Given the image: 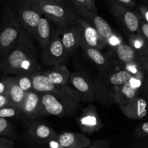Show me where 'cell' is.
I'll use <instances>...</instances> for the list:
<instances>
[{
	"label": "cell",
	"mask_w": 148,
	"mask_h": 148,
	"mask_svg": "<svg viewBox=\"0 0 148 148\" xmlns=\"http://www.w3.org/2000/svg\"><path fill=\"white\" fill-rule=\"evenodd\" d=\"M0 66L6 73L29 75L36 72L38 67L36 52L26 30L22 32L17 42L6 53Z\"/></svg>",
	"instance_id": "1"
},
{
	"label": "cell",
	"mask_w": 148,
	"mask_h": 148,
	"mask_svg": "<svg viewBox=\"0 0 148 148\" xmlns=\"http://www.w3.org/2000/svg\"><path fill=\"white\" fill-rule=\"evenodd\" d=\"M78 106L65 93H42L40 116L62 117L74 115L78 111Z\"/></svg>",
	"instance_id": "2"
},
{
	"label": "cell",
	"mask_w": 148,
	"mask_h": 148,
	"mask_svg": "<svg viewBox=\"0 0 148 148\" xmlns=\"http://www.w3.org/2000/svg\"><path fill=\"white\" fill-rule=\"evenodd\" d=\"M133 75L126 69L108 75H101L94 81L96 86L95 98L102 103H110L119 87L130 80Z\"/></svg>",
	"instance_id": "3"
},
{
	"label": "cell",
	"mask_w": 148,
	"mask_h": 148,
	"mask_svg": "<svg viewBox=\"0 0 148 148\" xmlns=\"http://www.w3.org/2000/svg\"><path fill=\"white\" fill-rule=\"evenodd\" d=\"M43 15L59 25L61 27L75 25L77 14L71 7H66L52 0H36Z\"/></svg>",
	"instance_id": "4"
},
{
	"label": "cell",
	"mask_w": 148,
	"mask_h": 148,
	"mask_svg": "<svg viewBox=\"0 0 148 148\" xmlns=\"http://www.w3.org/2000/svg\"><path fill=\"white\" fill-rule=\"evenodd\" d=\"M42 16L36 0H23L19 11V20L29 35L35 37L36 27Z\"/></svg>",
	"instance_id": "5"
},
{
	"label": "cell",
	"mask_w": 148,
	"mask_h": 148,
	"mask_svg": "<svg viewBox=\"0 0 148 148\" xmlns=\"http://www.w3.org/2000/svg\"><path fill=\"white\" fill-rule=\"evenodd\" d=\"M70 1L75 12L80 17L93 26L105 39L106 41L114 33L108 23L104 18L98 15L97 13L93 12L91 10H88L75 0H70Z\"/></svg>",
	"instance_id": "6"
},
{
	"label": "cell",
	"mask_w": 148,
	"mask_h": 148,
	"mask_svg": "<svg viewBox=\"0 0 148 148\" xmlns=\"http://www.w3.org/2000/svg\"><path fill=\"white\" fill-rule=\"evenodd\" d=\"M60 34L61 30H57L52 36L49 44L43 49L41 61L44 64L48 66L57 65L66 59L67 52L59 37Z\"/></svg>",
	"instance_id": "7"
},
{
	"label": "cell",
	"mask_w": 148,
	"mask_h": 148,
	"mask_svg": "<svg viewBox=\"0 0 148 148\" xmlns=\"http://www.w3.org/2000/svg\"><path fill=\"white\" fill-rule=\"evenodd\" d=\"M110 9L113 15L119 20L120 23L131 33H139L140 25V15L131 11L126 6L114 1L110 0Z\"/></svg>",
	"instance_id": "8"
},
{
	"label": "cell",
	"mask_w": 148,
	"mask_h": 148,
	"mask_svg": "<svg viewBox=\"0 0 148 148\" xmlns=\"http://www.w3.org/2000/svg\"><path fill=\"white\" fill-rule=\"evenodd\" d=\"M75 24L78 26L81 33V47L86 46L101 49L107 45L105 39L99 33V32L78 14Z\"/></svg>",
	"instance_id": "9"
},
{
	"label": "cell",
	"mask_w": 148,
	"mask_h": 148,
	"mask_svg": "<svg viewBox=\"0 0 148 148\" xmlns=\"http://www.w3.org/2000/svg\"><path fill=\"white\" fill-rule=\"evenodd\" d=\"M70 82L73 88L79 93L81 101L90 102L95 98L96 86L94 81L91 80L86 75L80 72L71 74Z\"/></svg>",
	"instance_id": "10"
},
{
	"label": "cell",
	"mask_w": 148,
	"mask_h": 148,
	"mask_svg": "<svg viewBox=\"0 0 148 148\" xmlns=\"http://www.w3.org/2000/svg\"><path fill=\"white\" fill-rule=\"evenodd\" d=\"M78 127L81 132L87 134H92L103 127L98 112L92 104H89L83 111L79 117L76 118Z\"/></svg>",
	"instance_id": "11"
},
{
	"label": "cell",
	"mask_w": 148,
	"mask_h": 148,
	"mask_svg": "<svg viewBox=\"0 0 148 148\" xmlns=\"http://www.w3.org/2000/svg\"><path fill=\"white\" fill-rule=\"evenodd\" d=\"M57 134L51 127L39 122L33 123L26 130V135L28 140L36 145L48 144Z\"/></svg>",
	"instance_id": "12"
},
{
	"label": "cell",
	"mask_w": 148,
	"mask_h": 148,
	"mask_svg": "<svg viewBox=\"0 0 148 148\" xmlns=\"http://www.w3.org/2000/svg\"><path fill=\"white\" fill-rule=\"evenodd\" d=\"M141 85L142 79L133 77L130 80L119 87L113 97V102L118 104L120 106H126L136 97L138 90Z\"/></svg>",
	"instance_id": "13"
},
{
	"label": "cell",
	"mask_w": 148,
	"mask_h": 148,
	"mask_svg": "<svg viewBox=\"0 0 148 148\" xmlns=\"http://www.w3.org/2000/svg\"><path fill=\"white\" fill-rule=\"evenodd\" d=\"M22 30L17 20H13L0 33V49L7 53L17 42L22 33Z\"/></svg>",
	"instance_id": "14"
},
{
	"label": "cell",
	"mask_w": 148,
	"mask_h": 148,
	"mask_svg": "<svg viewBox=\"0 0 148 148\" xmlns=\"http://www.w3.org/2000/svg\"><path fill=\"white\" fill-rule=\"evenodd\" d=\"M61 28V40L67 53H73L81 47V33L76 24Z\"/></svg>",
	"instance_id": "15"
},
{
	"label": "cell",
	"mask_w": 148,
	"mask_h": 148,
	"mask_svg": "<svg viewBox=\"0 0 148 148\" xmlns=\"http://www.w3.org/2000/svg\"><path fill=\"white\" fill-rule=\"evenodd\" d=\"M41 94L30 90L26 92L23 102L20 107V114L28 118H35L40 116Z\"/></svg>",
	"instance_id": "16"
},
{
	"label": "cell",
	"mask_w": 148,
	"mask_h": 148,
	"mask_svg": "<svg viewBox=\"0 0 148 148\" xmlns=\"http://www.w3.org/2000/svg\"><path fill=\"white\" fill-rule=\"evenodd\" d=\"M57 140L62 148H87L91 144V141L82 134L65 132L58 134Z\"/></svg>",
	"instance_id": "17"
},
{
	"label": "cell",
	"mask_w": 148,
	"mask_h": 148,
	"mask_svg": "<svg viewBox=\"0 0 148 148\" xmlns=\"http://www.w3.org/2000/svg\"><path fill=\"white\" fill-rule=\"evenodd\" d=\"M120 111L128 118L137 120L144 118L147 114V102L144 98L135 97L126 106H120Z\"/></svg>",
	"instance_id": "18"
},
{
	"label": "cell",
	"mask_w": 148,
	"mask_h": 148,
	"mask_svg": "<svg viewBox=\"0 0 148 148\" xmlns=\"http://www.w3.org/2000/svg\"><path fill=\"white\" fill-rule=\"evenodd\" d=\"M33 85V90L38 93H64L52 81L49 79L45 73L34 72L30 75Z\"/></svg>",
	"instance_id": "19"
},
{
	"label": "cell",
	"mask_w": 148,
	"mask_h": 148,
	"mask_svg": "<svg viewBox=\"0 0 148 148\" xmlns=\"http://www.w3.org/2000/svg\"><path fill=\"white\" fill-rule=\"evenodd\" d=\"M45 74L56 86L68 85V83L70 82L71 72L64 65L55 66L53 69L48 71Z\"/></svg>",
	"instance_id": "20"
},
{
	"label": "cell",
	"mask_w": 148,
	"mask_h": 148,
	"mask_svg": "<svg viewBox=\"0 0 148 148\" xmlns=\"http://www.w3.org/2000/svg\"><path fill=\"white\" fill-rule=\"evenodd\" d=\"M26 92L18 85L16 81V78L10 77L7 95L10 99L11 105L20 109V106L26 96Z\"/></svg>",
	"instance_id": "21"
},
{
	"label": "cell",
	"mask_w": 148,
	"mask_h": 148,
	"mask_svg": "<svg viewBox=\"0 0 148 148\" xmlns=\"http://www.w3.org/2000/svg\"><path fill=\"white\" fill-rule=\"evenodd\" d=\"M35 37L37 39L41 47L44 49L51 40V27L48 18L42 16L36 30Z\"/></svg>",
	"instance_id": "22"
},
{
	"label": "cell",
	"mask_w": 148,
	"mask_h": 148,
	"mask_svg": "<svg viewBox=\"0 0 148 148\" xmlns=\"http://www.w3.org/2000/svg\"><path fill=\"white\" fill-rule=\"evenodd\" d=\"M116 54L120 62L129 64L135 60L136 56V51L130 45L122 43L115 49Z\"/></svg>",
	"instance_id": "23"
},
{
	"label": "cell",
	"mask_w": 148,
	"mask_h": 148,
	"mask_svg": "<svg viewBox=\"0 0 148 148\" xmlns=\"http://www.w3.org/2000/svg\"><path fill=\"white\" fill-rule=\"evenodd\" d=\"M81 48L84 50V53L88 56L89 59L92 61L97 66H105L107 64L105 56L100 51V49H95V48L86 47V46H83Z\"/></svg>",
	"instance_id": "24"
},
{
	"label": "cell",
	"mask_w": 148,
	"mask_h": 148,
	"mask_svg": "<svg viewBox=\"0 0 148 148\" xmlns=\"http://www.w3.org/2000/svg\"><path fill=\"white\" fill-rule=\"evenodd\" d=\"M130 46L136 51L139 52L146 47L147 42L140 34H132L130 37Z\"/></svg>",
	"instance_id": "25"
},
{
	"label": "cell",
	"mask_w": 148,
	"mask_h": 148,
	"mask_svg": "<svg viewBox=\"0 0 148 148\" xmlns=\"http://www.w3.org/2000/svg\"><path fill=\"white\" fill-rule=\"evenodd\" d=\"M16 78L17 84L19 86L25 91V92H29L33 90V85H32V80L30 75H20Z\"/></svg>",
	"instance_id": "26"
},
{
	"label": "cell",
	"mask_w": 148,
	"mask_h": 148,
	"mask_svg": "<svg viewBox=\"0 0 148 148\" xmlns=\"http://www.w3.org/2000/svg\"><path fill=\"white\" fill-rule=\"evenodd\" d=\"M19 114H20V109L17 107L12 106H6L0 110V117L1 118H12Z\"/></svg>",
	"instance_id": "27"
},
{
	"label": "cell",
	"mask_w": 148,
	"mask_h": 148,
	"mask_svg": "<svg viewBox=\"0 0 148 148\" xmlns=\"http://www.w3.org/2000/svg\"><path fill=\"white\" fill-rule=\"evenodd\" d=\"M139 65H140V64L136 63L134 60L130 63L126 64V70H127L129 73L131 74L133 77L142 79V73L141 72L140 68H139Z\"/></svg>",
	"instance_id": "28"
},
{
	"label": "cell",
	"mask_w": 148,
	"mask_h": 148,
	"mask_svg": "<svg viewBox=\"0 0 148 148\" xmlns=\"http://www.w3.org/2000/svg\"><path fill=\"white\" fill-rule=\"evenodd\" d=\"M12 127L10 123L7 120V119L0 117V135L11 136Z\"/></svg>",
	"instance_id": "29"
},
{
	"label": "cell",
	"mask_w": 148,
	"mask_h": 148,
	"mask_svg": "<svg viewBox=\"0 0 148 148\" xmlns=\"http://www.w3.org/2000/svg\"><path fill=\"white\" fill-rule=\"evenodd\" d=\"M138 57H139V63L144 69L148 70V43L146 47L138 52Z\"/></svg>",
	"instance_id": "30"
},
{
	"label": "cell",
	"mask_w": 148,
	"mask_h": 148,
	"mask_svg": "<svg viewBox=\"0 0 148 148\" xmlns=\"http://www.w3.org/2000/svg\"><path fill=\"white\" fill-rule=\"evenodd\" d=\"M134 135L141 138L148 137V121L143 123L137 127L134 132Z\"/></svg>",
	"instance_id": "31"
},
{
	"label": "cell",
	"mask_w": 148,
	"mask_h": 148,
	"mask_svg": "<svg viewBox=\"0 0 148 148\" xmlns=\"http://www.w3.org/2000/svg\"><path fill=\"white\" fill-rule=\"evenodd\" d=\"M78 3L84 6L88 10H91L93 12L97 13V7L96 5V0H75Z\"/></svg>",
	"instance_id": "32"
},
{
	"label": "cell",
	"mask_w": 148,
	"mask_h": 148,
	"mask_svg": "<svg viewBox=\"0 0 148 148\" xmlns=\"http://www.w3.org/2000/svg\"><path fill=\"white\" fill-rule=\"evenodd\" d=\"M122 43H123V42H122L121 38H120L118 36H117L115 33H113V34L110 36V38L107 40V44L112 46V47L115 48V49H116L118 46H120Z\"/></svg>",
	"instance_id": "33"
},
{
	"label": "cell",
	"mask_w": 148,
	"mask_h": 148,
	"mask_svg": "<svg viewBox=\"0 0 148 148\" xmlns=\"http://www.w3.org/2000/svg\"><path fill=\"white\" fill-rule=\"evenodd\" d=\"M139 34H140L148 43V23L144 21L143 20H141L140 22L139 28Z\"/></svg>",
	"instance_id": "34"
},
{
	"label": "cell",
	"mask_w": 148,
	"mask_h": 148,
	"mask_svg": "<svg viewBox=\"0 0 148 148\" xmlns=\"http://www.w3.org/2000/svg\"><path fill=\"white\" fill-rule=\"evenodd\" d=\"M109 141L107 140H99L91 143V145L87 148H109Z\"/></svg>",
	"instance_id": "35"
},
{
	"label": "cell",
	"mask_w": 148,
	"mask_h": 148,
	"mask_svg": "<svg viewBox=\"0 0 148 148\" xmlns=\"http://www.w3.org/2000/svg\"><path fill=\"white\" fill-rule=\"evenodd\" d=\"M9 82H10V77H7L2 80H0V95H7Z\"/></svg>",
	"instance_id": "36"
},
{
	"label": "cell",
	"mask_w": 148,
	"mask_h": 148,
	"mask_svg": "<svg viewBox=\"0 0 148 148\" xmlns=\"http://www.w3.org/2000/svg\"><path fill=\"white\" fill-rule=\"evenodd\" d=\"M139 15L142 17L144 21L148 23V7L145 5L140 6L139 7Z\"/></svg>",
	"instance_id": "37"
},
{
	"label": "cell",
	"mask_w": 148,
	"mask_h": 148,
	"mask_svg": "<svg viewBox=\"0 0 148 148\" xmlns=\"http://www.w3.org/2000/svg\"><path fill=\"white\" fill-rule=\"evenodd\" d=\"M9 106L12 105L7 95H0V110Z\"/></svg>",
	"instance_id": "38"
},
{
	"label": "cell",
	"mask_w": 148,
	"mask_h": 148,
	"mask_svg": "<svg viewBox=\"0 0 148 148\" xmlns=\"http://www.w3.org/2000/svg\"><path fill=\"white\" fill-rule=\"evenodd\" d=\"M114 1L126 6L128 8H131V7H133L136 5V2H135L134 0H114Z\"/></svg>",
	"instance_id": "39"
},
{
	"label": "cell",
	"mask_w": 148,
	"mask_h": 148,
	"mask_svg": "<svg viewBox=\"0 0 148 148\" xmlns=\"http://www.w3.org/2000/svg\"><path fill=\"white\" fill-rule=\"evenodd\" d=\"M47 145H49V148H62L60 145H59V141H58L57 140V136L56 137H55L54 139H52V140H50V141L48 143Z\"/></svg>",
	"instance_id": "40"
},
{
	"label": "cell",
	"mask_w": 148,
	"mask_h": 148,
	"mask_svg": "<svg viewBox=\"0 0 148 148\" xmlns=\"http://www.w3.org/2000/svg\"><path fill=\"white\" fill-rule=\"evenodd\" d=\"M52 1H55L57 3L62 4V5L66 6V7H71V4L70 0H52Z\"/></svg>",
	"instance_id": "41"
},
{
	"label": "cell",
	"mask_w": 148,
	"mask_h": 148,
	"mask_svg": "<svg viewBox=\"0 0 148 148\" xmlns=\"http://www.w3.org/2000/svg\"><path fill=\"white\" fill-rule=\"evenodd\" d=\"M14 143L12 140H11L10 139L8 138H4V137H0V147L4 145L8 144V143Z\"/></svg>",
	"instance_id": "42"
},
{
	"label": "cell",
	"mask_w": 148,
	"mask_h": 148,
	"mask_svg": "<svg viewBox=\"0 0 148 148\" xmlns=\"http://www.w3.org/2000/svg\"><path fill=\"white\" fill-rule=\"evenodd\" d=\"M0 148H15L14 143H8V144L4 145L1 146Z\"/></svg>",
	"instance_id": "43"
}]
</instances>
